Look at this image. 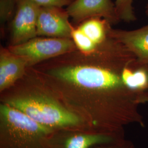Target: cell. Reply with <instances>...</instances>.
<instances>
[{"mask_svg":"<svg viewBox=\"0 0 148 148\" xmlns=\"http://www.w3.org/2000/svg\"><path fill=\"white\" fill-rule=\"evenodd\" d=\"M1 101L54 131H93L82 118L64 104L52 90L43 86L34 85L16 88L3 95Z\"/></svg>","mask_w":148,"mask_h":148,"instance_id":"obj_1","label":"cell"},{"mask_svg":"<svg viewBox=\"0 0 148 148\" xmlns=\"http://www.w3.org/2000/svg\"><path fill=\"white\" fill-rule=\"evenodd\" d=\"M54 131L1 103L0 148H47L48 137Z\"/></svg>","mask_w":148,"mask_h":148,"instance_id":"obj_2","label":"cell"},{"mask_svg":"<svg viewBox=\"0 0 148 148\" xmlns=\"http://www.w3.org/2000/svg\"><path fill=\"white\" fill-rule=\"evenodd\" d=\"M70 38H36L26 42L11 46L12 53L24 59L27 66H32L44 60L73 51L76 48Z\"/></svg>","mask_w":148,"mask_h":148,"instance_id":"obj_3","label":"cell"},{"mask_svg":"<svg viewBox=\"0 0 148 148\" xmlns=\"http://www.w3.org/2000/svg\"><path fill=\"white\" fill-rule=\"evenodd\" d=\"M125 138L86 130L54 131L48 136L47 148H93Z\"/></svg>","mask_w":148,"mask_h":148,"instance_id":"obj_4","label":"cell"},{"mask_svg":"<svg viewBox=\"0 0 148 148\" xmlns=\"http://www.w3.org/2000/svg\"><path fill=\"white\" fill-rule=\"evenodd\" d=\"M40 7L32 0H17L12 21V46L26 42L37 36V22Z\"/></svg>","mask_w":148,"mask_h":148,"instance_id":"obj_5","label":"cell"},{"mask_svg":"<svg viewBox=\"0 0 148 148\" xmlns=\"http://www.w3.org/2000/svg\"><path fill=\"white\" fill-rule=\"evenodd\" d=\"M66 11L57 7H40L37 22V36L71 38L73 28Z\"/></svg>","mask_w":148,"mask_h":148,"instance_id":"obj_6","label":"cell"},{"mask_svg":"<svg viewBox=\"0 0 148 148\" xmlns=\"http://www.w3.org/2000/svg\"><path fill=\"white\" fill-rule=\"evenodd\" d=\"M66 11L75 23L95 17L103 18L110 24L120 21L111 0H74Z\"/></svg>","mask_w":148,"mask_h":148,"instance_id":"obj_7","label":"cell"},{"mask_svg":"<svg viewBox=\"0 0 148 148\" xmlns=\"http://www.w3.org/2000/svg\"><path fill=\"white\" fill-rule=\"evenodd\" d=\"M109 35L132 52L139 63L148 68V24L133 30L110 27Z\"/></svg>","mask_w":148,"mask_h":148,"instance_id":"obj_8","label":"cell"},{"mask_svg":"<svg viewBox=\"0 0 148 148\" xmlns=\"http://www.w3.org/2000/svg\"><path fill=\"white\" fill-rule=\"evenodd\" d=\"M27 67L26 61L2 48L0 53V92L10 88L23 77Z\"/></svg>","mask_w":148,"mask_h":148,"instance_id":"obj_9","label":"cell"},{"mask_svg":"<svg viewBox=\"0 0 148 148\" xmlns=\"http://www.w3.org/2000/svg\"><path fill=\"white\" fill-rule=\"evenodd\" d=\"M110 25L103 18L95 17L85 21L79 29L96 45L100 46L106 42L107 37H109Z\"/></svg>","mask_w":148,"mask_h":148,"instance_id":"obj_10","label":"cell"},{"mask_svg":"<svg viewBox=\"0 0 148 148\" xmlns=\"http://www.w3.org/2000/svg\"><path fill=\"white\" fill-rule=\"evenodd\" d=\"M134 0H116L115 11L120 21L131 23L136 21L137 17L133 7Z\"/></svg>","mask_w":148,"mask_h":148,"instance_id":"obj_11","label":"cell"},{"mask_svg":"<svg viewBox=\"0 0 148 148\" xmlns=\"http://www.w3.org/2000/svg\"><path fill=\"white\" fill-rule=\"evenodd\" d=\"M71 38L75 46L81 51L85 52L90 53L94 52L99 46L86 36L79 28L73 29Z\"/></svg>","mask_w":148,"mask_h":148,"instance_id":"obj_12","label":"cell"},{"mask_svg":"<svg viewBox=\"0 0 148 148\" xmlns=\"http://www.w3.org/2000/svg\"><path fill=\"white\" fill-rule=\"evenodd\" d=\"M17 0H1L0 16L2 23L9 21L16 13Z\"/></svg>","mask_w":148,"mask_h":148,"instance_id":"obj_13","label":"cell"},{"mask_svg":"<svg viewBox=\"0 0 148 148\" xmlns=\"http://www.w3.org/2000/svg\"><path fill=\"white\" fill-rule=\"evenodd\" d=\"M93 148H136V147L131 140L125 138L110 143L96 145Z\"/></svg>","mask_w":148,"mask_h":148,"instance_id":"obj_14","label":"cell"},{"mask_svg":"<svg viewBox=\"0 0 148 148\" xmlns=\"http://www.w3.org/2000/svg\"><path fill=\"white\" fill-rule=\"evenodd\" d=\"M40 7H57L62 8L68 6L74 0H32Z\"/></svg>","mask_w":148,"mask_h":148,"instance_id":"obj_15","label":"cell"},{"mask_svg":"<svg viewBox=\"0 0 148 148\" xmlns=\"http://www.w3.org/2000/svg\"><path fill=\"white\" fill-rule=\"evenodd\" d=\"M145 13L147 14V16H148V4L146 7V10H145Z\"/></svg>","mask_w":148,"mask_h":148,"instance_id":"obj_16","label":"cell"},{"mask_svg":"<svg viewBox=\"0 0 148 148\" xmlns=\"http://www.w3.org/2000/svg\"><path fill=\"white\" fill-rule=\"evenodd\" d=\"M147 103H148V101H147Z\"/></svg>","mask_w":148,"mask_h":148,"instance_id":"obj_17","label":"cell"}]
</instances>
